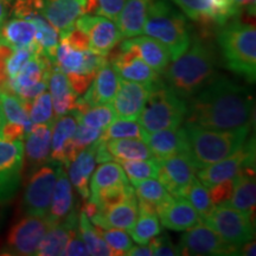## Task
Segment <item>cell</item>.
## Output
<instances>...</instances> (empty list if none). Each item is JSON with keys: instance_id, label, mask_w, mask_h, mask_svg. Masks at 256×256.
<instances>
[{"instance_id": "15", "label": "cell", "mask_w": 256, "mask_h": 256, "mask_svg": "<svg viewBox=\"0 0 256 256\" xmlns=\"http://www.w3.org/2000/svg\"><path fill=\"white\" fill-rule=\"evenodd\" d=\"M159 182L164 185L168 194L174 197H182L188 185L196 178V168L186 153L168 156L158 160Z\"/></svg>"}, {"instance_id": "6", "label": "cell", "mask_w": 256, "mask_h": 256, "mask_svg": "<svg viewBox=\"0 0 256 256\" xmlns=\"http://www.w3.org/2000/svg\"><path fill=\"white\" fill-rule=\"evenodd\" d=\"M186 113L188 102L179 98L164 81H160L153 86L136 120L145 132L152 133L182 126Z\"/></svg>"}, {"instance_id": "47", "label": "cell", "mask_w": 256, "mask_h": 256, "mask_svg": "<svg viewBox=\"0 0 256 256\" xmlns=\"http://www.w3.org/2000/svg\"><path fill=\"white\" fill-rule=\"evenodd\" d=\"M37 52H40V49L37 44L28 48H20L11 51L5 63V70L8 78H14L20 69L30 60Z\"/></svg>"}, {"instance_id": "46", "label": "cell", "mask_w": 256, "mask_h": 256, "mask_svg": "<svg viewBox=\"0 0 256 256\" xmlns=\"http://www.w3.org/2000/svg\"><path fill=\"white\" fill-rule=\"evenodd\" d=\"M95 228L101 235V238L104 240V242L107 243L108 247L112 249L113 255H126V252L133 246L132 238L122 229H102L100 226H95Z\"/></svg>"}, {"instance_id": "29", "label": "cell", "mask_w": 256, "mask_h": 256, "mask_svg": "<svg viewBox=\"0 0 256 256\" xmlns=\"http://www.w3.org/2000/svg\"><path fill=\"white\" fill-rule=\"evenodd\" d=\"M0 44L11 50L28 48L36 44V26L30 19H10L0 28Z\"/></svg>"}, {"instance_id": "52", "label": "cell", "mask_w": 256, "mask_h": 256, "mask_svg": "<svg viewBox=\"0 0 256 256\" xmlns=\"http://www.w3.org/2000/svg\"><path fill=\"white\" fill-rule=\"evenodd\" d=\"M64 255H72V256H86L89 255L87 247H86L84 242L81 238V235H80L78 226L72 230V235H70V238L68 243H66V250H64Z\"/></svg>"}, {"instance_id": "7", "label": "cell", "mask_w": 256, "mask_h": 256, "mask_svg": "<svg viewBox=\"0 0 256 256\" xmlns=\"http://www.w3.org/2000/svg\"><path fill=\"white\" fill-rule=\"evenodd\" d=\"M202 220L224 241L235 247H240L255 236L254 217L232 206L228 202L214 206Z\"/></svg>"}, {"instance_id": "24", "label": "cell", "mask_w": 256, "mask_h": 256, "mask_svg": "<svg viewBox=\"0 0 256 256\" xmlns=\"http://www.w3.org/2000/svg\"><path fill=\"white\" fill-rule=\"evenodd\" d=\"M78 226V215L72 211L60 222L54 223L46 230L42 238L34 255L38 256H57L64 255L66 243H68L72 230Z\"/></svg>"}, {"instance_id": "40", "label": "cell", "mask_w": 256, "mask_h": 256, "mask_svg": "<svg viewBox=\"0 0 256 256\" xmlns=\"http://www.w3.org/2000/svg\"><path fill=\"white\" fill-rule=\"evenodd\" d=\"M122 166L127 178L136 184L145 179H156L159 171V162L156 158L140 160H121L118 162Z\"/></svg>"}, {"instance_id": "25", "label": "cell", "mask_w": 256, "mask_h": 256, "mask_svg": "<svg viewBox=\"0 0 256 256\" xmlns=\"http://www.w3.org/2000/svg\"><path fill=\"white\" fill-rule=\"evenodd\" d=\"M48 87L50 88L52 108L56 119L75 110L78 95L74 92L70 86L68 76L56 64L51 68L49 80H48Z\"/></svg>"}, {"instance_id": "43", "label": "cell", "mask_w": 256, "mask_h": 256, "mask_svg": "<svg viewBox=\"0 0 256 256\" xmlns=\"http://www.w3.org/2000/svg\"><path fill=\"white\" fill-rule=\"evenodd\" d=\"M146 132L142 130L139 122H136V120H127V119H115L110 126L102 132L100 139L107 140L110 139H124V138H138L142 139L145 138Z\"/></svg>"}, {"instance_id": "16", "label": "cell", "mask_w": 256, "mask_h": 256, "mask_svg": "<svg viewBox=\"0 0 256 256\" xmlns=\"http://www.w3.org/2000/svg\"><path fill=\"white\" fill-rule=\"evenodd\" d=\"M108 60L106 56L98 55L92 50L74 49L64 40L57 46L55 64L66 75L95 76L98 69Z\"/></svg>"}, {"instance_id": "49", "label": "cell", "mask_w": 256, "mask_h": 256, "mask_svg": "<svg viewBox=\"0 0 256 256\" xmlns=\"http://www.w3.org/2000/svg\"><path fill=\"white\" fill-rule=\"evenodd\" d=\"M232 188L234 179H226V180L220 182V183L208 188L211 202H212L214 206H218V204L228 202L230 200V197H232Z\"/></svg>"}, {"instance_id": "4", "label": "cell", "mask_w": 256, "mask_h": 256, "mask_svg": "<svg viewBox=\"0 0 256 256\" xmlns=\"http://www.w3.org/2000/svg\"><path fill=\"white\" fill-rule=\"evenodd\" d=\"M142 34L156 38L177 60L190 46L191 32L185 14L170 0H153L148 8Z\"/></svg>"}, {"instance_id": "59", "label": "cell", "mask_w": 256, "mask_h": 256, "mask_svg": "<svg viewBox=\"0 0 256 256\" xmlns=\"http://www.w3.org/2000/svg\"><path fill=\"white\" fill-rule=\"evenodd\" d=\"M5 2H8V6H10V4H11V2H12V0H5Z\"/></svg>"}, {"instance_id": "20", "label": "cell", "mask_w": 256, "mask_h": 256, "mask_svg": "<svg viewBox=\"0 0 256 256\" xmlns=\"http://www.w3.org/2000/svg\"><path fill=\"white\" fill-rule=\"evenodd\" d=\"M40 14L62 37L84 14V4L81 0H44Z\"/></svg>"}, {"instance_id": "5", "label": "cell", "mask_w": 256, "mask_h": 256, "mask_svg": "<svg viewBox=\"0 0 256 256\" xmlns=\"http://www.w3.org/2000/svg\"><path fill=\"white\" fill-rule=\"evenodd\" d=\"M217 42L226 66L254 83L256 80V30L254 24L232 20L222 25Z\"/></svg>"}, {"instance_id": "11", "label": "cell", "mask_w": 256, "mask_h": 256, "mask_svg": "<svg viewBox=\"0 0 256 256\" xmlns=\"http://www.w3.org/2000/svg\"><path fill=\"white\" fill-rule=\"evenodd\" d=\"M177 246L179 255H236L238 247L229 244L220 236L211 230L202 220L197 226L185 230Z\"/></svg>"}, {"instance_id": "34", "label": "cell", "mask_w": 256, "mask_h": 256, "mask_svg": "<svg viewBox=\"0 0 256 256\" xmlns=\"http://www.w3.org/2000/svg\"><path fill=\"white\" fill-rule=\"evenodd\" d=\"M128 178L124 174L122 166L119 162H106L98 166V168L92 172L90 179V196H95L98 192L104 188L114 186V185H128Z\"/></svg>"}, {"instance_id": "39", "label": "cell", "mask_w": 256, "mask_h": 256, "mask_svg": "<svg viewBox=\"0 0 256 256\" xmlns=\"http://www.w3.org/2000/svg\"><path fill=\"white\" fill-rule=\"evenodd\" d=\"M192 20L204 26L215 24L212 0H170Z\"/></svg>"}, {"instance_id": "10", "label": "cell", "mask_w": 256, "mask_h": 256, "mask_svg": "<svg viewBox=\"0 0 256 256\" xmlns=\"http://www.w3.org/2000/svg\"><path fill=\"white\" fill-rule=\"evenodd\" d=\"M255 165V139H247L241 148L220 162L211 164L206 168H200L198 172V180L206 188H210L214 185L234 179L243 168L247 166Z\"/></svg>"}, {"instance_id": "57", "label": "cell", "mask_w": 256, "mask_h": 256, "mask_svg": "<svg viewBox=\"0 0 256 256\" xmlns=\"http://www.w3.org/2000/svg\"><path fill=\"white\" fill-rule=\"evenodd\" d=\"M8 8L10 6L5 0H0V25L4 23L6 17H8Z\"/></svg>"}, {"instance_id": "14", "label": "cell", "mask_w": 256, "mask_h": 256, "mask_svg": "<svg viewBox=\"0 0 256 256\" xmlns=\"http://www.w3.org/2000/svg\"><path fill=\"white\" fill-rule=\"evenodd\" d=\"M120 78L130 82L151 83L156 84L162 81L160 74L154 72L148 64L144 62L140 56L130 48L112 49L106 56Z\"/></svg>"}, {"instance_id": "9", "label": "cell", "mask_w": 256, "mask_h": 256, "mask_svg": "<svg viewBox=\"0 0 256 256\" xmlns=\"http://www.w3.org/2000/svg\"><path fill=\"white\" fill-rule=\"evenodd\" d=\"M51 224L46 217L26 215L10 230L2 254L30 256L34 255L42 238Z\"/></svg>"}, {"instance_id": "22", "label": "cell", "mask_w": 256, "mask_h": 256, "mask_svg": "<svg viewBox=\"0 0 256 256\" xmlns=\"http://www.w3.org/2000/svg\"><path fill=\"white\" fill-rule=\"evenodd\" d=\"M119 46L133 49L144 62L148 64L158 74H162L171 60V55L168 48L156 38L150 36L126 38Z\"/></svg>"}, {"instance_id": "33", "label": "cell", "mask_w": 256, "mask_h": 256, "mask_svg": "<svg viewBox=\"0 0 256 256\" xmlns=\"http://www.w3.org/2000/svg\"><path fill=\"white\" fill-rule=\"evenodd\" d=\"M106 148L112 156V160H140L153 158L147 144L138 138H124L110 139L106 142Z\"/></svg>"}, {"instance_id": "60", "label": "cell", "mask_w": 256, "mask_h": 256, "mask_svg": "<svg viewBox=\"0 0 256 256\" xmlns=\"http://www.w3.org/2000/svg\"><path fill=\"white\" fill-rule=\"evenodd\" d=\"M81 2H83V4H86V0H81Z\"/></svg>"}, {"instance_id": "48", "label": "cell", "mask_w": 256, "mask_h": 256, "mask_svg": "<svg viewBox=\"0 0 256 256\" xmlns=\"http://www.w3.org/2000/svg\"><path fill=\"white\" fill-rule=\"evenodd\" d=\"M152 249V255L156 256H174L179 255L178 247L172 243L168 235L160 232L148 242Z\"/></svg>"}, {"instance_id": "61", "label": "cell", "mask_w": 256, "mask_h": 256, "mask_svg": "<svg viewBox=\"0 0 256 256\" xmlns=\"http://www.w3.org/2000/svg\"><path fill=\"white\" fill-rule=\"evenodd\" d=\"M0 46H2V44H0Z\"/></svg>"}, {"instance_id": "42", "label": "cell", "mask_w": 256, "mask_h": 256, "mask_svg": "<svg viewBox=\"0 0 256 256\" xmlns=\"http://www.w3.org/2000/svg\"><path fill=\"white\" fill-rule=\"evenodd\" d=\"M134 188H136L134 191H136V200L151 204L156 209L160 204L172 197L164 188V185L156 179H145V180L134 184Z\"/></svg>"}, {"instance_id": "38", "label": "cell", "mask_w": 256, "mask_h": 256, "mask_svg": "<svg viewBox=\"0 0 256 256\" xmlns=\"http://www.w3.org/2000/svg\"><path fill=\"white\" fill-rule=\"evenodd\" d=\"M78 232L81 235V238L84 242L86 247H87L89 255L95 256H113V252L108 247L104 240L101 238L100 234L94 226V224L90 223V220L84 212L80 214L78 220Z\"/></svg>"}, {"instance_id": "23", "label": "cell", "mask_w": 256, "mask_h": 256, "mask_svg": "<svg viewBox=\"0 0 256 256\" xmlns=\"http://www.w3.org/2000/svg\"><path fill=\"white\" fill-rule=\"evenodd\" d=\"M120 78L110 62H107L98 69L94 80L82 100L89 106H98L112 104L118 89H119Z\"/></svg>"}, {"instance_id": "12", "label": "cell", "mask_w": 256, "mask_h": 256, "mask_svg": "<svg viewBox=\"0 0 256 256\" xmlns=\"http://www.w3.org/2000/svg\"><path fill=\"white\" fill-rule=\"evenodd\" d=\"M24 145L22 140L0 138V203L11 200L22 180Z\"/></svg>"}, {"instance_id": "51", "label": "cell", "mask_w": 256, "mask_h": 256, "mask_svg": "<svg viewBox=\"0 0 256 256\" xmlns=\"http://www.w3.org/2000/svg\"><path fill=\"white\" fill-rule=\"evenodd\" d=\"M60 40H64L70 46H72L74 49H78L81 51H87L89 49V38L86 32L80 30L76 26H74L72 30L66 32V34L62 37H60Z\"/></svg>"}, {"instance_id": "36", "label": "cell", "mask_w": 256, "mask_h": 256, "mask_svg": "<svg viewBox=\"0 0 256 256\" xmlns=\"http://www.w3.org/2000/svg\"><path fill=\"white\" fill-rule=\"evenodd\" d=\"M36 26V44L40 52L46 55L51 62L55 63L56 49L58 46V32L42 14L28 18Z\"/></svg>"}, {"instance_id": "54", "label": "cell", "mask_w": 256, "mask_h": 256, "mask_svg": "<svg viewBox=\"0 0 256 256\" xmlns=\"http://www.w3.org/2000/svg\"><path fill=\"white\" fill-rule=\"evenodd\" d=\"M230 2H232L234 17H238L243 11H248L250 14H255L256 0H230Z\"/></svg>"}, {"instance_id": "35", "label": "cell", "mask_w": 256, "mask_h": 256, "mask_svg": "<svg viewBox=\"0 0 256 256\" xmlns=\"http://www.w3.org/2000/svg\"><path fill=\"white\" fill-rule=\"evenodd\" d=\"M0 112L5 118V121L24 124L26 134L34 126L28 118V110L25 102L22 101L17 95L2 90V89H0Z\"/></svg>"}, {"instance_id": "45", "label": "cell", "mask_w": 256, "mask_h": 256, "mask_svg": "<svg viewBox=\"0 0 256 256\" xmlns=\"http://www.w3.org/2000/svg\"><path fill=\"white\" fill-rule=\"evenodd\" d=\"M28 118L32 124H52L55 122L52 98L50 92H43L31 102Z\"/></svg>"}, {"instance_id": "3", "label": "cell", "mask_w": 256, "mask_h": 256, "mask_svg": "<svg viewBox=\"0 0 256 256\" xmlns=\"http://www.w3.org/2000/svg\"><path fill=\"white\" fill-rule=\"evenodd\" d=\"M188 152L191 162L198 170L220 162L247 142L250 127L236 130H209L196 124H185Z\"/></svg>"}, {"instance_id": "8", "label": "cell", "mask_w": 256, "mask_h": 256, "mask_svg": "<svg viewBox=\"0 0 256 256\" xmlns=\"http://www.w3.org/2000/svg\"><path fill=\"white\" fill-rule=\"evenodd\" d=\"M60 164L43 165L32 174L25 186L22 206L25 215L46 217Z\"/></svg>"}, {"instance_id": "31", "label": "cell", "mask_w": 256, "mask_h": 256, "mask_svg": "<svg viewBox=\"0 0 256 256\" xmlns=\"http://www.w3.org/2000/svg\"><path fill=\"white\" fill-rule=\"evenodd\" d=\"M96 159L94 146H89L78 154L69 168V180L76 188V190L84 200H87L90 196L89 191V180L95 170Z\"/></svg>"}, {"instance_id": "27", "label": "cell", "mask_w": 256, "mask_h": 256, "mask_svg": "<svg viewBox=\"0 0 256 256\" xmlns=\"http://www.w3.org/2000/svg\"><path fill=\"white\" fill-rule=\"evenodd\" d=\"M230 206L244 211L252 217L255 216L256 206V182L255 165L247 166L234 178V188L230 200Z\"/></svg>"}, {"instance_id": "1", "label": "cell", "mask_w": 256, "mask_h": 256, "mask_svg": "<svg viewBox=\"0 0 256 256\" xmlns=\"http://www.w3.org/2000/svg\"><path fill=\"white\" fill-rule=\"evenodd\" d=\"M254 98L248 88L217 75L190 98L184 122L209 130L252 127Z\"/></svg>"}, {"instance_id": "50", "label": "cell", "mask_w": 256, "mask_h": 256, "mask_svg": "<svg viewBox=\"0 0 256 256\" xmlns=\"http://www.w3.org/2000/svg\"><path fill=\"white\" fill-rule=\"evenodd\" d=\"M98 2V11L96 14L104 16L110 18V20L116 22L118 16L122 10L126 0H96Z\"/></svg>"}, {"instance_id": "53", "label": "cell", "mask_w": 256, "mask_h": 256, "mask_svg": "<svg viewBox=\"0 0 256 256\" xmlns=\"http://www.w3.org/2000/svg\"><path fill=\"white\" fill-rule=\"evenodd\" d=\"M26 136L24 124L5 121L0 130V138L5 140H23Z\"/></svg>"}, {"instance_id": "13", "label": "cell", "mask_w": 256, "mask_h": 256, "mask_svg": "<svg viewBox=\"0 0 256 256\" xmlns=\"http://www.w3.org/2000/svg\"><path fill=\"white\" fill-rule=\"evenodd\" d=\"M75 26L88 36L89 49L101 56H107L122 40L116 23L104 16L84 14L76 20Z\"/></svg>"}, {"instance_id": "30", "label": "cell", "mask_w": 256, "mask_h": 256, "mask_svg": "<svg viewBox=\"0 0 256 256\" xmlns=\"http://www.w3.org/2000/svg\"><path fill=\"white\" fill-rule=\"evenodd\" d=\"M72 211H74V196L72 188L66 172L62 168V165L58 166L57 180L54 188L52 198L49 211H48L46 220L50 224L60 222L66 218Z\"/></svg>"}, {"instance_id": "19", "label": "cell", "mask_w": 256, "mask_h": 256, "mask_svg": "<svg viewBox=\"0 0 256 256\" xmlns=\"http://www.w3.org/2000/svg\"><path fill=\"white\" fill-rule=\"evenodd\" d=\"M52 124H34L25 136L24 160L30 171L51 162V130Z\"/></svg>"}, {"instance_id": "18", "label": "cell", "mask_w": 256, "mask_h": 256, "mask_svg": "<svg viewBox=\"0 0 256 256\" xmlns=\"http://www.w3.org/2000/svg\"><path fill=\"white\" fill-rule=\"evenodd\" d=\"M156 215L162 226L174 232H185L202 222L200 214L184 197L172 196L156 208Z\"/></svg>"}, {"instance_id": "17", "label": "cell", "mask_w": 256, "mask_h": 256, "mask_svg": "<svg viewBox=\"0 0 256 256\" xmlns=\"http://www.w3.org/2000/svg\"><path fill=\"white\" fill-rule=\"evenodd\" d=\"M153 86L154 84L151 83L130 82L120 78L119 89L112 101L116 116L121 119L136 120L148 98Z\"/></svg>"}, {"instance_id": "56", "label": "cell", "mask_w": 256, "mask_h": 256, "mask_svg": "<svg viewBox=\"0 0 256 256\" xmlns=\"http://www.w3.org/2000/svg\"><path fill=\"white\" fill-rule=\"evenodd\" d=\"M126 255L130 256H151L152 255V249L150 247V244H140V246H132L130 250L126 252Z\"/></svg>"}, {"instance_id": "44", "label": "cell", "mask_w": 256, "mask_h": 256, "mask_svg": "<svg viewBox=\"0 0 256 256\" xmlns=\"http://www.w3.org/2000/svg\"><path fill=\"white\" fill-rule=\"evenodd\" d=\"M182 197L186 198L190 202L191 206L196 209L202 218L206 217L215 206L211 202L209 191L198 180V178H194V180L185 188Z\"/></svg>"}, {"instance_id": "26", "label": "cell", "mask_w": 256, "mask_h": 256, "mask_svg": "<svg viewBox=\"0 0 256 256\" xmlns=\"http://www.w3.org/2000/svg\"><path fill=\"white\" fill-rule=\"evenodd\" d=\"M136 218L138 200L136 196L104 211H98V214L89 220H92L95 226H100L102 229L130 230Z\"/></svg>"}, {"instance_id": "21", "label": "cell", "mask_w": 256, "mask_h": 256, "mask_svg": "<svg viewBox=\"0 0 256 256\" xmlns=\"http://www.w3.org/2000/svg\"><path fill=\"white\" fill-rule=\"evenodd\" d=\"M144 142L148 146L153 158L158 160L188 152L186 136L184 127L182 126L166 128L152 133L146 132Z\"/></svg>"}, {"instance_id": "55", "label": "cell", "mask_w": 256, "mask_h": 256, "mask_svg": "<svg viewBox=\"0 0 256 256\" xmlns=\"http://www.w3.org/2000/svg\"><path fill=\"white\" fill-rule=\"evenodd\" d=\"M255 254H256V243L254 241V238L242 243V244L238 248V252H236V255H242V256H255Z\"/></svg>"}, {"instance_id": "28", "label": "cell", "mask_w": 256, "mask_h": 256, "mask_svg": "<svg viewBox=\"0 0 256 256\" xmlns=\"http://www.w3.org/2000/svg\"><path fill=\"white\" fill-rule=\"evenodd\" d=\"M153 0H126L118 16L116 23L121 38H132L142 34L147 12Z\"/></svg>"}, {"instance_id": "41", "label": "cell", "mask_w": 256, "mask_h": 256, "mask_svg": "<svg viewBox=\"0 0 256 256\" xmlns=\"http://www.w3.org/2000/svg\"><path fill=\"white\" fill-rule=\"evenodd\" d=\"M162 232V226L158 215L139 214V218L130 229V235L138 244H147L154 236Z\"/></svg>"}, {"instance_id": "2", "label": "cell", "mask_w": 256, "mask_h": 256, "mask_svg": "<svg viewBox=\"0 0 256 256\" xmlns=\"http://www.w3.org/2000/svg\"><path fill=\"white\" fill-rule=\"evenodd\" d=\"M215 64L212 49L202 38L194 36L188 49L162 72L164 82L179 98L190 100L218 75Z\"/></svg>"}, {"instance_id": "32", "label": "cell", "mask_w": 256, "mask_h": 256, "mask_svg": "<svg viewBox=\"0 0 256 256\" xmlns=\"http://www.w3.org/2000/svg\"><path fill=\"white\" fill-rule=\"evenodd\" d=\"M76 128H78V120L74 114H66L55 120L51 130V162L62 165L64 152L75 134Z\"/></svg>"}, {"instance_id": "58", "label": "cell", "mask_w": 256, "mask_h": 256, "mask_svg": "<svg viewBox=\"0 0 256 256\" xmlns=\"http://www.w3.org/2000/svg\"><path fill=\"white\" fill-rule=\"evenodd\" d=\"M5 124V118L2 116V112H0V130H2V124Z\"/></svg>"}, {"instance_id": "37", "label": "cell", "mask_w": 256, "mask_h": 256, "mask_svg": "<svg viewBox=\"0 0 256 256\" xmlns=\"http://www.w3.org/2000/svg\"><path fill=\"white\" fill-rule=\"evenodd\" d=\"M72 113L75 115L78 122L102 130H104L116 119V113H115L112 104L88 106L81 112L72 110Z\"/></svg>"}]
</instances>
